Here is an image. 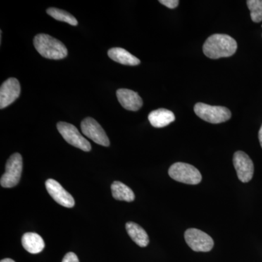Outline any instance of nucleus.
Returning a JSON list of instances; mask_svg holds the SVG:
<instances>
[{
	"label": "nucleus",
	"mask_w": 262,
	"mask_h": 262,
	"mask_svg": "<svg viewBox=\"0 0 262 262\" xmlns=\"http://www.w3.org/2000/svg\"><path fill=\"white\" fill-rule=\"evenodd\" d=\"M81 130L84 136L96 144L103 146L110 145V139L104 130L94 118L87 117L84 119L81 122Z\"/></svg>",
	"instance_id": "obj_8"
},
{
	"label": "nucleus",
	"mask_w": 262,
	"mask_h": 262,
	"mask_svg": "<svg viewBox=\"0 0 262 262\" xmlns=\"http://www.w3.org/2000/svg\"><path fill=\"white\" fill-rule=\"evenodd\" d=\"M108 56L114 61L126 66L140 64V60L121 48H113L108 50Z\"/></svg>",
	"instance_id": "obj_15"
},
{
	"label": "nucleus",
	"mask_w": 262,
	"mask_h": 262,
	"mask_svg": "<svg viewBox=\"0 0 262 262\" xmlns=\"http://www.w3.org/2000/svg\"><path fill=\"white\" fill-rule=\"evenodd\" d=\"M47 13L59 21L66 22L72 26H77L78 24V21L75 17L65 10L56 8H50L47 10Z\"/></svg>",
	"instance_id": "obj_18"
},
{
	"label": "nucleus",
	"mask_w": 262,
	"mask_h": 262,
	"mask_svg": "<svg viewBox=\"0 0 262 262\" xmlns=\"http://www.w3.org/2000/svg\"><path fill=\"white\" fill-rule=\"evenodd\" d=\"M127 234L131 239L140 247H146L149 243V236L141 226L134 222H127L125 225Z\"/></svg>",
	"instance_id": "obj_16"
},
{
	"label": "nucleus",
	"mask_w": 262,
	"mask_h": 262,
	"mask_svg": "<svg viewBox=\"0 0 262 262\" xmlns=\"http://www.w3.org/2000/svg\"><path fill=\"white\" fill-rule=\"evenodd\" d=\"M0 262H15L11 258H5V259L1 260Z\"/></svg>",
	"instance_id": "obj_23"
},
{
	"label": "nucleus",
	"mask_w": 262,
	"mask_h": 262,
	"mask_svg": "<svg viewBox=\"0 0 262 262\" xmlns=\"http://www.w3.org/2000/svg\"><path fill=\"white\" fill-rule=\"evenodd\" d=\"M168 174L173 180L184 184L195 185L202 181L201 172L195 167L187 163H174L169 168Z\"/></svg>",
	"instance_id": "obj_4"
},
{
	"label": "nucleus",
	"mask_w": 262,
	"mask_h": 262,
	"mask_svg": "<svg viewBox=\"0 0 262 262\" xmlns=\"http://www.w3.org/2000/svg\"><path fill=\"white\" fill-rule=\"evenodd\" d=\"M117 97L122 107L130 111H138L143 106V101L139 95L128 89H119Z\"/></svg>",
	"instance_id": "obj_12"
},
{
	"label": "nucleus",
	"mask_w": 262,
	"mask_h": 262,
	"mask_svg": "<svg viewBox=\"0 0 262 262\" xmlns=\"http://www.w3.org/2000/svg\"><path fill=\"white\" fill-rule=\"evenodd\" d=\"M46 187L50 195L56 203L66 208H73L75 202L73 196L62 187L57 181L50 179L46 181Z\"/></svg>",
	"instance_id": "obj_10"
},
{
	"label": "nucleus",
	"mask_w": 262,
	"mask_h": 262,
	"mask_svg": "<svg viewBox=\"0 0 262 262\" xmlns=\"http://www.w3.org/2000/svg\"><path fill=\"white\" fill-rule=\"evenodd\" d=\"M258 139H259L260 144L262 148V125L261 128H260L259 132H258Z\"/></svg>",
	"instance_id": "obj_22"
},
{
	"label": "nucleus",
	"mask_w": 262,
	"mask_h": 262,
	"mask_svg": "<svg viewBox=\"0 0 262 262\" xmlns=\"http://www.w3.org/2000/svg\"><path fill=\"white\" fill-rule=\"evenodd\" d=\"M34 46L41 56L48 59H63L68 55L64 45L48 34H39L35 36Z\"/></svg>",
	"instance_id": "obj_2"
},
{
	"label": "nucleus",
	"mask_w": 262,
	"mask_h": 262,
	"mask_svg": "<svg viewBox=\"0 0 262 262\" xmlns=\"http://www.w3.org/2000/svg\"><path fill=\"white\" fill-rule=\"evenodd\" d=\"M149 122L153 127H163L175 121V115L166 108H158L149 113L148 116Z\"/></svg>",
	"instance_id": "obj_13"
},
{
	"label": "nucleus",
	"mask_w": 262,
	"mask_h": 262,
	"mask_svg": "<svg viewBox=\"0 0 262 262\" xmlns=\"http://www.w3.org/2000/svg\"><path fill=\"white\" fill-rule=\"evenodd\" d=\"M20 94V85L17 79L11 77L5 80L0 89V108L3 110L14 102Z\"/></svg>",
	"instance_id": "obj_11"
},
{
	"label": "nucleus",
	"mask_w": 262,
	"mask_h": 262,
	"mask_svg": "<svg viewBox=\"0 0 262 262\" xmlns=\"http://www.w3.org/2000/svg\"><path fill=\"white\" fill-rule=\"evenodd\" d=\"M194 111L202 120L213 124L225 122L232 117L231 112L227 108L211 106L203 103H196L194 105Z\"/></svg>",
	"instance_id": "obj_3"
},
{
	"label": "nucleus",
	"mask_w": 262,
	"mask_h": 262,
	"mask_svg": "<svg viewBox=\"0 0 262 262\" xmlns=\"http://www.w3.org/2000/svg\"><path fill=\"white\" fill-rule=\"evenodd\" d=\"M248 9L251 12V18L255 23L262 20V0H248Z\"/></svg>",
	"instance_id": "obj_19"
},
{
	"label": "nucleus",
	"mask_w": 262,
	"mask_h": 262,
	"mask_svg": "<svg viewBox=\"0 0 262 262\" xmlns=\"http://www.w3.org/2000/svg\"><path fill=\"white\" fill-rule=\"evenodd\" d=\"M62 262H80L75 253L70 252L65 255Z\"/></svg>",
	"instance_id": "obj_21"
},
{
	"label": "nucleus",
	"mask_w": 262,
	"mask_h": 262,
	"mask_svg": "<svg viewBox=\"0 0 262 262\" xmlns=\"http://www.w3.org/2000/svg\"><path fill=\"white\" fill-rule=\"evenodd\" d=\"M184 237L188 246L196 252H208L214 246L211 236L200 229H188Z\"/></svg>",
	"instance_id": "obj_7"
},
{
	"label": "nucleus",
	"mask_w": 262,
	"mask_h": 262,
	"mask_svg": "<svg viewBox=\"0 0 262 262\" xmlns=\"http://www.w3.org/2000/svg\"><path fill=\"white\" fill-rule=\"evenodd\" d=\"M57 129L65 141L71 145L75 146L82 151H91V145L89 141L81 135L78 129L75 125L67 122H59L57 124Z\"/></svg>",
	"instance_id": "obj_6"
},
{
	"label": "nucleus",
	"mask_w": 262,
	"mask_h": 262,
	"mask_svg": "<svg viewBox=\"0 0 262 262\" xmlns=\"http://www.w3.org/2000/svg\"><path fill=\"white\" fill-rule=\"evenodd\" d=\"M233 164L237 177L241 182L247 183L252 179L254 165L246 153L242 151H236L233 157Z\"/></svg>",
	"instance_id": "obj_9"
},
{
	"label": "nucleus",
	"mask_w": 262,
	"mask_h": 262,
	"mask_svg": "<svg viewBox=\"0 0 262 262\" xmlns=\"http://www.w3.org/2000/svg\"><path fill=\"white\" fill-rule=\"evenodd\" d=\"M111 189L113 198L117 201L132 202L135 200V194L132 189L122 182H113Z\"/></svg>",
	"instance_id": "obj_17"
},
{
	"label": "nucleus",
	"mask_w": 262,
	"mask_h": 262,
	"mask_svg": "<svg viewBox=\"0 0 262 262\" xmlns=\"http://www.w3.org/2000/svg\"><path fill=\"white\" fill-rule=\"evenodd\" d=\"M159 2L162 5H165L170 9H174V8H177L179 4L178 0H160Z\"/></svg>",
	"instance_id": "obj_20"
},
{
	"label": "nucleus",
	"mask_w": 262,
	"mask_h": 262,
	"mask_svg": "<svg viewBox=\"0 0 262 262\" xmlns=\"http://www.w3.org/2000/svg\"><path fill=\"white\" fill-rule=\"evenodd\" d=\"M23 169V159L19 153L12 155L5 165V173L2 176L0 184L3 187L11 188L18 184Z\"/></svg>",
	"instance_id": "obj_5"
},
{
	"label": "nucleus",
	"mask_w": 262,
	"mask_h": 262,
	"mask_svg": "<svg viewBox=\"0 0 262 262\" xmlns=\"http://www.w3.org/2000/svg\"><path fill=\"white\" fill-rule=\"evenodd\" d=\"M237 49L235 39L224 34H213L206 39L203 47L204 54L212 59L232 56Z\"/></svg>",
	"instance_id": "obj_1"
},
{
	"label": "nucleus",
	"mask_w": 262,
	"mask_h": 262,
	"mask_svg": "<svg viewBox=\"0 0 262 262\" xmlns=\"http://www.w3.org/2000/svg\"><path fill=\"white\" fill-rule=\"evenodd\" d=\"M22 246L26 251L32 254L42 252L45 248V242L42 237L34 232L24 234L21 239Z\"/></svg>",
	"instance_id": "obj_14"
}]
</instances>
